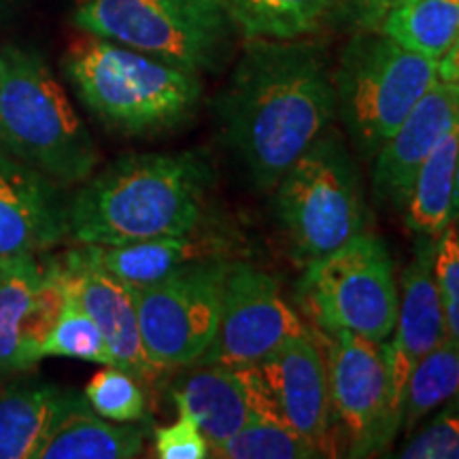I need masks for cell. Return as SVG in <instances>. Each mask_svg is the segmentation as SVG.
I'll use <instances>...</instances> for the list:
<instances>
[{
  "instance_id": "ac0fdd59",
  "label": "cell",
  "mask_w": 459,
  "mask_h": 459,
  "mask_svg": "<svg viewBox=\"0 0 459 459\" xmlns=\"http://www.w3.org/2000/svg\"><path fill=\"white\" fill-rule=\"evenodd\" d=\"M189 232L183 237H158L124 245H82L83 255L130 287L156 285L192 264L226 257L228 243L213 234Z\"/></svg>"
},
{
  "instance_id": "8992f818",
  "label": "cell",
  "mask_w": 459,
  "mask_h": 459,
  "mask_svg": "<svg viewBox=\"0 0 459 459\" xmlns=\"http://www.w3.org/2000/svg\"><path fill=\"white\" fill-rule=\"evenodd\" d=\"M274 213L302 266L364 232V189L351 153L330 128L274 183Z\"/></svg>"
},
{
  "instance_id": "9a60e30c",
  "label": "cell",
  "mask_w": 459,
  "mask_h": 459,
  "mask_svg": "<svg viewBox=\"0 0 459 459\" xmlns=\"http://www.w3.org/2000/svg\"><path fill=\"white\" fill-rule=\"evenodd\" d=\"M60 183L0 147V264L39 255L68 234Z\"/></svg>"
},
{
  "instance_id": "4dcf8cb0",
  "label": "cell",
  "mask_w": 459,
  "mask_h": 459,
  "mask_svg": "<svg viewBox=\"0 0 459 459\" xmlns=\"http://www.w3.org/2000/svg\"><path fill=\"white\" fill-rule=\"evenodd\" d=\"M153 449L160 459H206L211 457L209 443L198 423L187 412L179 411V419L170 426L153 432Z\"/></svg>"
},
{
  "instance_id": "7c38bea8",
  "label": "cell",
  "mask_w": 459,
  "mask_h": 459,
  "mask_svg": "<svg viewBox=\"0 0 459 459\" xmlns=\"http://www.w3.org/2000/svg\"><path fill=\"white\" fill-rule=\"evenodd\" d=\"M68 300L60 257L4 262L0 273V375L30 370Z\"/></svg>"
},
{
  "instance_id": "7402d4cb",
  "label": "cell",
  "mask_w": 459,
  "mask_h": 459,
  "mask_svg": "<svg viewBox=\"0 0 459 459\" xmlns=\"http://www.w3.org/2000/svg\"><path fill=\"white\" fill-rule=\"evenodd\" d=\"M145 434L130 423L111 421L91 411L90 402L77 406L57 423L39 457L43 459H130L143 453Z\"/></svg>"
},
{
  "instance_id": "603a6c76",
  "label": "cell",
  "mask_w": 459,
  "mask_h": 459,
  "mask_svg": "<svg viewBox=\"0 0 459 459\" xmlns=\"http://www.w3.org/2000/svg\"><path fill=\"white\" fill-rule=\"evenodd\" d=\"M377 28L402 48L438 62L459 34V0H400Z\"/></svg>"
},
{
  "instance_id": "83f0119b",
  "label": "cell",
  "mask_w": 459,
  "mask_h": 459,
  "mask_svg": "<svg viewBox=\"0 0 459 459\" xmlns=\"http://www.w3.org/2000/svg\"><path fill=\"white\" fill-rule=\"evenodd\" d=\"M83 395L90 402L91 411L111 421L132 423L145 419L147 400L139 378L117 366H107L96 372L85 385Z\"/></svg>"
},
{
  "instance_id": "4316f807",
  "label": "cell",
  "mask_w": 459,
  "mask_h": 459,
  "mask_svg": "<svg viewBox=\"0 0 459 459\" xmlns=\"http://www.w3.org/2000/svg\"><path fill=\"white\" fill-rule=\"evenodd\" d=\"M43 355L45 358L56 355V358H74L113 366V355L108 351L100 328L71 294H68L56 328L51 330L48 342H45Z\"/></svg>"
},
{
  "instance_id": "4fadbf2b",
  "label": "cell",
  "mask_w": 459,
  "mask_h": 459,
  "mask_svg": "<svg viewBox=\"0 0 459 459\" xmlns=\"http://www.w3.org/2000/svg\"><path fill=\"white\" fill-rule=\"evenodd\" d=\"M255 366L277 421L311 443L319 457L334 455L328 361L317 334L290 338Z\"/></svg>"
},
{
  "instance_id": "8fae6325",
  "label": "cell",
  "mask_w": 459,
  "mask_h": 459,
  "mask_svg": "<svg viewBox=\"0 0 459 459\" xmlns=\"http://www.w3.org/2000/svg\"><path fill=\"white\" fill-rule=\"evenodd\" d=\"M321 336L328 347L332 426L349 457H368L392 445L387 436L385 344L351 332Z\"/></svg>"
},
{
  "instance_id": "52a82bcc",
  "label": "cell",
  "mask_w": 459,
  "mask_h": 459,
  "mask_svg": "<svg viewBox=\"0 0 459 459\" xmlns=\"http://www.w3.org/2000/svg\"><path fill=\"white\" fill-rule=\"evenodd\" d=\"M336 113L361 156H377L426 91L438 62L402 48L378 28L358 34L332 73Z\"/></svg>"
},
{
  "instance_id": "5b68a950",
  "label": "cell",
  "mask_w": 459,
  "mask_h": 459,
  "mask_svg": "<svg viewBox=\"0 0 459 459\" xmlns=\"http://www.w3.org/2000/svg\"><path fill=\"white\" fill-rule=\"evenodd\" d=\"M85 34L143 51L192 73H217L240 34L228 0H79Z\"/></svg>"
},
{
  "instance_id": "f546056e",
  "label": "cell",
  "mask_w": 459,
  "mask_h": 459,
  "mask_svg": "<svg viewBox=\"0 0 459 459\" xmlns=\"http://www.w3.org/2000/svg\"><path fill=\"white\" fill-rule=\"evenodd\" d=\"M404 459H459V409L440 412L398 453Z\"/></svg>"
},
{
  "instance_id": "e0dca14e",
  "label": "cell",
  "mask_w": 459,
  "mask_h": 459,
  "mask_svg": "<svg viewBox=\"0 0 459 459\" xmlns=\"http://www.w3.org/2000/svg\"><path fill=\"white\" fill-rule=\"evenodd\" d=\"M457 119L459 85L438 79L377 152L372 192L378 204L404 209L419 164Z\"/></svg>"
},
{
  "instance_id": "1f68e13d",
  "label": "cell",
  "mask_w": 459,
  "mask_h": 459,
  "mask_svg": "<svg viewBox=\"0 0 459 459\" xmlns=\"http://www.w3.org/2000/svg\"><path fill=\"white\" fill-rule=\"evenodd\" d=\"M355 11H358L359 22L366 28H377L381 17L387 13L400 0H351Z\"/></svg>"
},
{
  "instance_id": "6da1fadb",
  "label": "cell",
  "mask_w": 459,
  "mask_h": 459,
  "mask_svg": "<svg viewBox=\"0 0 459 459\" xmlns=\"http://www.w3.org/2000/svg\"><path fill=\"white\" fill-rule=\"evenodd\" d=\"M223 143L260 189H271L336 117L334 79L313 45L247 39L215 99Z\"/></svg>"
},
{
  "instance_id": "836d02e7",
  "label": "cell",
  "mask_w": 459,
  "mask_h": 459,
  "mask_svg": "<svg viewBox=\"0 0 459 459\" xmlns=\"http://www.w3.org/2000/svg\"><path fill=\"white\" fill-rule=\"evenodd\" d=\"M459 220V162H457V177H455V196H453V221Z\"/></svg>"
},
{
  "instance_id": "2e32d148",
  "label": "cell",
  "mask_w": 459,
  "mask_h": 459,
  "mask_svg": "<svg viewBox=\"0 0 459 459\" xmlns=\"http://www.w3.org/2000/svg\"><path fill=\"white\" fill-rule=\"evenodd\" d=\"M68 294L96 321L113 355V366L139 381H156L160 370L145 351L132 287L94 266L82 247L60 255Z\"/></svg>"
},
{
  "instance_id": "484cf974",
  "label": "cell",
  "mask_w": 459,
  "mask_h": 459,
  "mask_svg": "<svg viewBox=\"0 0 459 459\" xmlns=\"http://www.w3.org/2000/svg\"><path fill=\"white\" fill-rule=\"evenodd\" d=\"M220 459H308L319 457L311 443L279 421L251 419L232 438L211 449Z\"/></svg>"
},
{
  "instance_id": "44dd1931",
  "label": "cell",
  "mask_w": 459,
  "mask_h": 459,
  "mask_svg": "<svg viewBox=\"0 0 459 459\" xmlns=\"http://www.w3.org/2000/svg\"><path fill=\"white\" fill-rule=\"evenodd\" d=\"M459 162V119L451 130L436 143L426 160L419 164L406 198V228L419 237L436 238L453 221V196Z\"/></svg>"
},
{
  "instance_id": "277c9868",
  "label": "cell",
  "mask_w": 459,
  "mask_h": 459,
  "mask_svg": "<svg viewBox=\"0 0 459 459\" xmlns=\"http://www.w3.org/2000/svg\"><path fill=\"white\" fill-rule=\"evenodd\" d=\"M0 147L60 186L83 183L100 162L66 91L22 48L0 49Z\"/></svg>"
},
{
  "instance_id": "d590c367",
  "label": "cell",
  "mask_w": 459,
  "mask_h": 459,
  "mask_svg": "<svg viewBox=\"0 0 459 459\" xmlns=\"http://www.w3.org/2000/svg\"><path fill=\"white\" fill-rule=\"evenodd\" d=\"M455 223H457V228H459V220H457V221H455Z\"/></svg>"
},
{
  "instance_id": "d6986e66",
  "label": "cell",
  "mask_w": 459,
  "mask_h": 459,
  "mask_svg": "<svg viewBox=\"0 0 459 459\" xmlns=\"http://www.w3.org/2000/svg\"><path fill=\"white\" fill-rule=\"evenodd\" d=\"M194 366L177 381L172 395L177 411L187 412L198 423L211 451L254 419L251 392L245 368L203 361Z\"/></svg>"
},
{
  "instance_id": "d6a6232c",
  "label": "cell",
  "mask_w": 459,
  "mask_h": 459,
  "mask_svg": "<svg viewBox=\"0 0 459 459\" xmlns=\"http://www.w3.org/2000/svg\"><path fill=\"white\" fill-rule=\"evenodd\" d=\"M438 79L459 85V34L445 56L438 60Z\"/></svg>"
},
{
  "instance_id": "d4e9b609",
  "label": "cell",
  "mask_w": 459,
  "mask_h": 459,
  "mask_svg": "<svg viewBox=\"0 0 459 459\" xmlns=\"http://www.w3.org/2000/svg\"><path fill=\"white\" fill-rule=\"evenodd\" d=\"M459 394V347L445 341L432 349L412 370L406 383L402 428L412 434L423 417Z\"/></svg>"
},
{
  "instance_id": "ffe728a7",
  "label": "cell",
  "mask_w": 459,
  "mask_h": 459,
  "mask_svg": "<svg viewBox=\"0 0 459 459\" xmlns=\"http://www.w3.org/2000/svg\"><path fill=\"white\" fill-rule=\"evenodd\" d=\"M85 395L54 383L28 381L0 392V459L39 457L51 432Z\"/></svg>"
},
{
  "instance_id": "e575fe53",
  "label": "cell",
  "mask_w": 459,
  "mask_h": 459,
  "mask_svg": "<svg viewBox=\"0 0 459 459\" xmlns=\"http://www.w3.org/2000/svg\"><path fill=\"white\" fill-rule=\"evenodd\" d=\"M0 273H3V264H0Z\"/></svg>"
},
{
  "instance_id": "ba28073f",
  "label": "cell",
  "mask_w": 459,
  "mask_h": 459,
  "mask_svg": "<svg viewBox=\"0 0 459 459\" xmlns=\"http://www.w3.org/2000/svg\"><path fill=\"white\" fill-rule=\"evenodd\" d=\"M296 300L319 334L336 332L385 342L398 317V285L385 243L359 232L332 254L304 266Z\"/></svg>"
},
{
  "instance_id": "f1b7e54d",
  "label": "cell",
  "mask_w": 459,
  "mask_h": 459,
  "mask_svg": "<svg viewBox=\"0 0 459 459\" xmlns=\"http://www.w3.org/2000/svg\"><path fill=\"white\" fill-rule=\"evenodd\" d=\"M434 279L446 341L459 347V228L455 221L434 238Z\"/></svg>"
},
{
  "instance_id": "3957f363",
  "label": "cell",
  "mask_w": 459,
  "mask_h": 459,
  "mask_svg": "<svg viewBox=\"0 0 459 459\" xmlns=\"http://www.w3.org/2000/svg\"><path fill=\"white\" fill-rule=\"evenodd\" d=\"M62 66L90 113L119 134L179 128L203 99L200 74L94 34L74 41Z\"/></svg>"
},
{
  "instance_id": "cb8c5ba5",
  "label": "cell",
  "mask_w": 459,
  "mask_h": 459,
  "mask_svg": "<svg viewBox=\"0 0 459 459\" xmlns=\"http://www.w3.org/2000/svg\"><path fill=\"white\" fill-rule=\"evenodd\" d=\"M342 0H228L245 39L291 41L313 32Z\"/></svg>"
},
{
  "instance_id": "5bb4252c",
  "label": "cell",
  "mask_w": 459,
  "mask_h": 459,
  "mask_svg": "<svg viewBox=\"0 0 459 459\" xmlns=\"http://www.w3.org/2000/svg\"><path fill=\"white\" fill-rule=\"evenodd\" d=\"M417 255L402 274L398 317L385 342L387 364V436L394 440L402 428L406 383L432 349L445 341V321L434 279V240L421 237Z\"/></svg>"
},
{
  "instance_id": "30bf717a",
  "label": "cell",
  "mask_w": 459,
  "mask_h": 459,
  "mask_svg": "<svg viewBox=\"0 0 459 459\" xmlns=\"http://www.w3.org/2000/svg\"><path fill=\"white\" fill-rule=\"evenodd\" d=\"M311 332L281 294L273 274L247 262H230L223 279L215 341L198 361L243 368L262 361L294 336Z\"/></svg>"
},
{
  "instance_id": "7a4b0ae2",
  "label": "cell",
  "mask_w": 459,
  "mask_h": 459,
  "mask_svg": "<svg viewBox=\"0 0 459 459\" xmlns=\"http://www.w3.org/2000/svg\"><path fill=\"white\" fill-rule=\"evenodd\" d=\"M215 172L196 152L130 153L88 177L68 198L79 245L183 237L203 226Z\"/></svg>"
},
{
  "instance_id": "9c48e42d",
  "label": "cell",
  "mask_w": 459,
  "mask_h": 459,
  "mask_svg": "<svg viewBox=\"0 0 459 459\" xmlns=\"http://www.w3.org/2000/svg\"><path fill=\"white\" fill-rule=\"evenodd\" d=\"M228 264L211 257L156 285L132 287L143 344L160 370L196 364L215 341Z\"/></svg>"
}]
</instances>
